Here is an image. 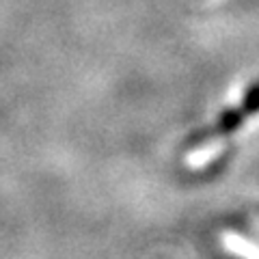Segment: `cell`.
Listing matches in <instances>:
<instances>
[{"label":"cell","instance_id":"1","mask_svg":"<svg viewBox=\"0 0 259 259\" xmlns=\"http://www.w3.org/2000/svg\"><path fill=\"white\" fill-rule=\"evenodd\" d=\"M257 112H259V82H255L253 87L248 89V93L244 95V100L240 102L238 108L225 112V115L218 119L216 127H212L209 132H205V136L201 139L199 153H205L207 147H212V145L218 143V141L229 139L233 132H238V130L244 125L253 115H257Z\"/></svg>","mask_w":259,"mask_h":259}]
</instances>
